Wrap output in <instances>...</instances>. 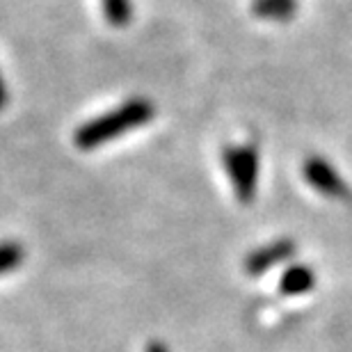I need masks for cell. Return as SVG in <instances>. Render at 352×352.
<instances>
[{"label":"cell","instance_id":"6da1fadb","mask_svg":"<svg viewBox=\"0 0 352 352\" xmlns=\"http://www.w3.org/2000/svg\"><path fill=\"white\" fill-rule=\"evenodd\" d=\"M153 103L146 98H131V101L122 103L119 108L105 112V115L91 119V122L82 124L74 135V142L82 151H91L110 140H117L126 135L129 131H135L140 126L149 124L153 119Z\"/></svg>","mask_w":352,"mask_h":352},{"label":"cell","instance_id":"7a4b0ae2","mask_svg":"<svg viewBox=\"0 0 352 352\" xmlns=\"http://www.w3.org/2000/svg\"><path fill=\"white\" fill-rule=\"evenodd\" d=\"M222 165L234 186L236 199L250 204L256 195L258 183V151L252 144H234L222 151Z\"/></svg>","mask_w":352,"mask_h":352},{"label":"cell","instance_id":"3957f363","mask_svg":"<svg viewBox=\"0 0 352 352\" xmlns=\"http://www.w3.org/2000/svg\"><path fill=\"white\" fill-rule=\"evenodd\" d=\"M305 179L316 192H320L327 199H350V188L343 181V176L320 156H309L305 160Z\"/></svg>","mask_w":352,"mask_h":352},{"label":"cell","instance_id":"277c9868","mask_svg":"<svg viewBox=\"0 0 352 352\" xmlns=\"http://www.w3.org/2000/svg\"><path fill=\"white\" fill-rule=\"evenodd\" d=\"M293 254H295V243L291 238H279V241H272L252 252L248 261H245V272L252 274V277H258V274L267 272L270 267L288 261Z\"/></svg>","mask_w":352,"mask_h":352},{"label":"cell","instance_id":"5b68a950","mask_svg":"<svg viewBox=\"0 0 352 352\" xmlns=\"http://www.w3.org/2000/svg\"><path fill=\"white\" fill-rule=\"evenodd\" d=\"M314 284H316V277H314L311 267L298 263L284 270V274H281V279H279V291L284 295H305L311 291Z\"/></svg>","mask_w":352,"mask_h":352},{"label":"cell","instance_id":"8992f818","mask_svg":"<svg viewBox=\"0 0 352 352\" xmlns=\"http://www.w3.org/2000/svg\"><path fill=\"white\" fill-rule=\"evenodd\" d=\"M298 10V0H254L252 12L267 21H288Z\"/></svg>","mask_w":352,"mask_h":352},{"label":"cell","instance_id":"52a82bcc","mask_svg":"<svg viewBox=\"0 0 352 352\" xmlns=\"http://www.w3.org/2000/svg\"><path fill=\"white\" fill-rule=\"evenodd\" d=\"M101 3H103L105 21H108L112 28H126L131 23V16H133L131 0H101Z\"/></svg>","mask_w":352,"mask_h":352},{"label":"cell","instance_id":"ba28073f","mask_svg":"<svg viewBox=\"0 0 352 352\" xmlns=\"http://www.w3.org/2000/svg\"><path fill=\"white\" fill-rule=\"evenodd\" d=\"M21 261H23V248L14 241L0 243V274L14 270Z\"/></svg>","mask_w":352,"mask_h":352},{"label":"cell","instance_id":"9c48e42d","mask_svg":"<svg viewBox=\"0 0 352 352\" xmlns=\"http://www.w3.org/2000/svg\"><path fill=\"white\" fill-rule=\"evenodd\" d=\"M7 101H10V96H7V85L3 82V78H0V110L5 108Z\"/></svg>","mask_w":352,"mask_h":352},{"label":"cell","instance_id":"30bf717a","mask_svg":"<svg viewBox=\"0 0 352 352\" xmlns=\"http://www.w3.org/2000/svg\"><path fill=\"white\" fill-rule=\"evenodd\" d=\"M146 352H170V350H167L160 341H153V343H149V346H146Z\"/></svg>","mask_w":352,"mask_h":352}]
</instances>
